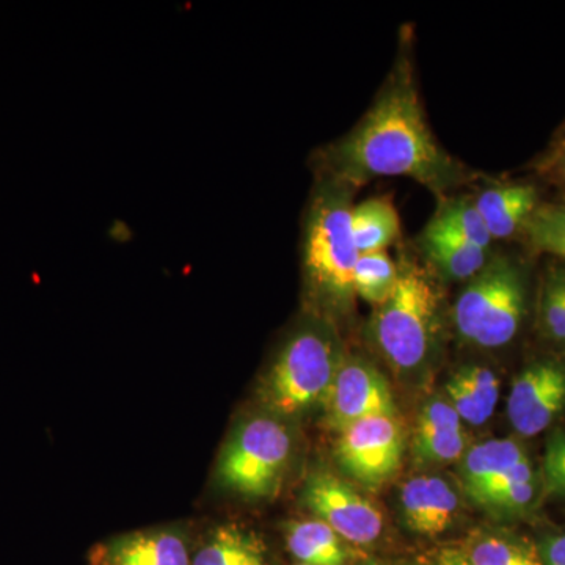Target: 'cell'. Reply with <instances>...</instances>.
I'll use <instances>...</instances> for the list:
<instances>
[{
  "label": "cell",
  "instance_id": "6da1fadb",
  "mask_svg": "<svg viewBox=\"0 0 565 565\" xmlns=\"http://www.w3.org/2000/svg\"><path fill=\"white\" fill-rule=\"evenodd\" d=\"M401 52L388 81L362 121L323 150L321 177L359 189L374 178L407 177L445 196L467 181L468 172L435 140L414 68Z\"/></svg>",
  "mask_w": 565,
  "mask_h": 565
},
{
  "label": "cell",
  "instance_id": "7a4b0ae2",
  "mask_svg": "<svg viewBox=\"0 0 565 565\" xmlns=\"http://www.w3.org/2000/svg\"><path fill=\"white\" fill-rule=\"evenodd\" d=\"M355 189L319 177L305 212L302 266L311 297L334 311L351 307L353 270L360 253L353 243L351 212Z\"/></svg>",
  "mask_w": 565,
  "mask_h": 565
},
{
  "label": "cell",
  "instance_id": "3957f363",
  "mask_svg": "<svg viewBox=\"0 0 565 565\" xmlns=\"http://www.w3.org/2000/svg\"><path fill=\"white\" fill-rule=\"evenodd\" d=\"M440 296L414 263L399 269L396 288L371 319L374 344L399 373L419 370L429 360L440 327Z\"/></svg>",
  "mask_w": 565,
  "mask_h": 565
},
{
  "label": "cell",
  "instance_id": "277c9868",
  "mask_svg": "<svg viewBox=\"0 0 565 565\" xmlns=\"http://www.w3.org/2000/svg\"><path fill=\"white\" fill-rule=\"evenodd\" d=\"M344 356L334 332L311 322L291 334L267 374L263 401L281 416L302 414L329 393Z\"/></svg>",
  "mask_w": 565,
  "mask_h": 565
},
{
  "label": "cell",
  "instance_id": "5b68a950",
  "mask_svg": "<svg viewBox=\"0 0 565 565\" xmlns=\"http://www.w3.org/2000/svg\"><path fill=\"white\" fill-rule=\"evenodd\" d=\"M526 311L522 267L509 256H494L460 292L452 310L457 333L467 343L498 349L511 343Z\"/></svg>",
  "mask_w": 565,
  "mask_h": 565
},
{
  "label": "cell",
  "instance_id": "8992f818",
  "mask_svg": "<svg viewBox=\"0 0 565 565\" xmlns=\"http://www.w3.org/2000/svg\"><path fill=\"white\" fill-rule=\"evenodd\" d=\"M292 455V438L269 416L248 419L230 438L218 460L222 486L248 498L274 497Z\"/></svg>",
  "mask_w": 565,
  "mask_h": 565
},
{
  "label": "cell",
  "instance_id": "52a82bcc",
  "mask_svg": "<svg viewBox=\"0 0 565 565\" xmlns=\"http://www.w3.org/2000/svg\"><path fill=\"white\" fill-rule=\"evenodd\" d=\"M404 449L403 427L396 416H373L340 433L334 456L356 482L377 489L399 470Z\"/></svg>",
  "mask_w": 565,
  "mask_h": 565
},
{
  "label": "cell",
  "instance_id": "ba28073f",
  "mask_svg": "<svg viewBox=\"0 0 565 565\" xmlns=\"http://www.w3.org/2000/svg\"><path fill=\"white\" fill-rule=\"evenodd\" d=\"M302 498L305 505L343 541L370 545L381 537V511L343 479L318 471L305 482Z\"/></svg>",
  "mask_w": 565,
  "mask_h": 565
},
{
  "label": "cell",
  "instance_id": "9c48e42d",
  "mask_svg": "<svg viewBox=\"0 0 565 565\" xmlns=\"http://www.w3.org/2000/svg\"><path fill=\"white\" fill-rule=\"evenodd\" d=\"M327 426L343 433L373 416H396L385 375L362 359H344L322 401Z\"/></svg>",
  "mask_w": 565,
  "mask_h": 565
},
{
  "label": "cell",
  "instance_id": "30bf717a",
  "mask_svg": "<svg viewBox=\"0 0 565 565\" xmlns=\"http://www.w3.org/2000/svg\"><path fill=\"white\" fill-rule=\"evenodd\" d=\"M565 411V363L539 360L527 364L508 397V416L516 434L535 437Z\"/></svg>",
  "mask_w": 565,
  "mask_h": 565
},
{
  "label": "cell",
  "instance_id": "8fae6325",
  "mask_svg": "<svg viewBox=\"0 0 565 565\" xmlns=\"http://www.w3.org/2000/svg\"><path fill=\"white\" fill-rule=\"evenodd\" d=\"M405 525L416 534L434 537L455 523L459 498L445 479L416 476L401 490Z\"/></svg>",
  "mask_w": 565,
  "mask_h": 565
},
{
  "label": "cell",
  "instance_id": "7c38bea8",
  "mask_svg": "<svg viewBox=\"0 0 565 565\" xmlns=\"http://www.w3.org/2000/svg\"><path fill=\"white\" fill-rule=\"evenodd\" d=\"M473 200L493 241L523 233L539 206V193L533 184L493 185Z\"/></svg>",
  "mask_w": 565,
  "mask_h": 565
},
{
  "label": "cell",
  "instance_id": "4fadbf2b",
  "mask_svg": "<svg viewBox=\"0 0 565 565\" xmlns=\"http://www.w3.org/2000/svg\"><path fill=\"white\" fill-rule=\"evenodd\" d=\"M188 545L173 531H148L122 537L107 550L109 565H191Z\"/></svg>",
  "mask_w": 565,
  "mask_h": 565
},
{
  "label": "cell",
  "instance_id": "5bb4252c",
  "mask_svg": "<svg viewBox=\"0 0 565 565\" xmlns=\"http://www.w3.org/2000/svg\"><path fill=\"white\" fill-rule=\"evenodd\" d=\"M422 248L427 262L448 280H471L489 262V250L456 236L426 226Z\"/></svg>",
  "mask_w": 565,
  "mask_h": 565
},
{
  "label": "cell",
  "instance_id": "9a60e30c",
  "mask_svg": "<svg viewBox=\"0 0 565 565\" xmlns=\"http://www.w3.org/2000/svg\"><path fill=\"white\" fill-rule=\"evenodd\" d=\"M456 550L465 565H544L537 545L504 531H478Z\"/></svg>",
  "mask_w": 565,
  "mask_h": 565
},
{
  "label": "cell",
  "instance_id": "2e32d148",
  "mask_svg": "<svg viewBox=\"0 0 565 565\" xmlns=\"http://www.w3.org/2000/svg\"><path fill=\"white\" fill-rule=\"evenodd\" d=\"M353 243L362 253L384 252L401 236V221L390 196H374L351 212Z\"/></svg>",
  "mask_w": 565,
  "mask_h": 565
},
{
  "label": "cell",
  "instance_id": "e0dca14e",
  "mask_svg": "<svg viewBox=\"0 0 565 565\" xmlns=\"http://www.w3.org/2000/svg\"><path fill=\"white\" fill-rule=\"evenodd\" d=\"M289 552L305 565H349L345 541L319 519L291 522L286 530Z\"/></svg>",
  "mask_w": 565,
  "mask_h": 565
},
{
  "label": "cell",
  "instance_id": "ac0fdd59",
  "mask_svg": "<svg viewBox=\"0 0 565 565\" xmlns=\"http://www.w3.org/2000/svg\"><path fill=\"white\" fill-rule=\"evenodd\" d=\"M191 565H267V550L252 531L222 526L212 533Z\"/></svg>",
  "mask_w": 565,
  "mask_h": 565
},
{
  "label": "cell",
  "instance_id": "d6986e66",
  "mask_svg": "<svg viewBox=\"0 0 565 565\" xmlns=\"http://www.w3.org/2000/svg\"><path fill=\"white\" fill-rule=\"evenodd\" d=\"M523 459H526L525 451L514 440H489L473 446L460 463V478L468 497Z\"/></svg>",
  "mask_w": 565,
  "mask_h": 565
},
{
  "label": "cell",
  "instance_id": "ffe728a7",
  "mask_svg": "<svg viewBox=\"0 0 565 565\" xmlns=\"http://www.w3.org/2000/svg\"><path fill=\"white\" fill-rule=\"evenodd\" d=\"M399 278V267L384 252L362 253L353 270V291L364 302L381 307L392 296Z\"/></svg>",
  "mask_w": 565,
  "mask_h": 565
},
{
  "label": "cell",
  "instance_id": "44dd1931",
  "mask_svg": "<svg viewBox=\"0 0 565 565\" xmlns=\"http://www.w3.org/2000/svg\"><path fill=\"white\" fill-rule=\"evenodd\" d=\"M429 228L456 234L468 243L479 245L489 250L493 239L487 232L481 214L476 210L475 200L470 196L441 200L440 207L435 212Z\"/></svg>",
  "mask_w": 565,
  "mask_h": 565
},
{
  "label": "cell",
  "instance_id": "7402d4cb",
  "mask_svg": "<svg viewBox=\"0 0 565 565\" xmlns=\"http://www.w3.org/2000/svg\"><path fill=\"white\" fill-rule=\"evenodd\" d=\"M467 435L463 427L445 429H416L412 452L416 463L423 467H441L463 457Z\"/></svg>",
  "mask_w": 565,
  "mask_h": 565
},
{
  "label": "cell",
  "instance_id": "603a6c76",
  "mask_svg": "<svg viewBox=\"0 0 565 565\" xmlns=\"http://www.w3.org/2000/svg\"><path fill=\"white\" fill-rule=\"evenodd\" d=\"M523 234L534 250L565 259V204H539Z\"/></svg>",
  "mask_w": 565,
  "mask_h": 565
},
{
  "label": "cell",
  "instance_id": "cb8c5ba5",
  "mask_svg": "<svg viewBox=\"0 0 565 565\" xmlns=\"http://www.w3.org/2000/svg\"><path fill=\"white\" fill-rule=\"evenodd\" d=\"M539 323L550 341L565 344V267L546 274L539 300Z\"/></svg>",
  "mask_w": 565,
  "mask_h": 565
},
{
  "label": "cell",
  "instance_id": "d4e9b609",
  "mask_svg": "<svg viewBox=\"0 0 565 565\" xmlns=\"http://www.w3.org/2000/svg\"><path fill=\"white\" fill-rule=\"evenodd\" d=\"M535 492H537V482L533 475L489 494L478 504L490 511L500 512V515H515L516 512L525 511L533 504Z\"/></svg>",
  "mask_w": 565,
  "mask_h": 565
},
{
  "label": "cell",
  "instance_id": "484cf974",
  "mask_svg": "<svg viewBox=\"0 0 565 565\" xmlns=\"http://www.w3.org/2000/svg\"><path fill=\"white\" fill-rule=\"evenodd\" d=\"M542 482L550 497H565V430H555L546 441Z\"/></svg>",
  "mask_w": 565,
  "mask_h": 565
},
{
  "label": "cell",
  "instance_id": "4316f807",
  "mask_svg": "<svg viewBox=\"0 0 565 565\" xmlns=\"http://www.w3.org/2000/svg\"><path fill=\"white\" fill-rule=\"evenodd\" d=\"M446 393H448L449 403L455 407L462 422H467L471 426H482L489 419L481 405L476 401L462 370L457 371L451 381L446 384Z\"/></svg>",
  "mask_w": 565,
  "mask_h": 565
},
{
  "label": "cell",
  "instance_id": "83f0119b",
  "mask_svg": "<svg viewBox=\"0 0 565 565\" xmlns=\"http://www.w3.org/2000/svg\"><path fill=\"white\" fill-rule=\"evenodd\" d=\"M462 373L476 401L490 418L497 408L498 397H500V381H498L497 374L490 367L478 366V364L462 367Z\"/></svg>",
  "mask_w": 565,
  "mask_h": 565
},
{
  "label": "cell",
  "instance_id": "f1b7e54d",
  "mask_svg": "<svg viewBox=\"0 0 565 565\" xmlns=\"http://www.w3.org/2000/svg\"><path fill=\"white\" fill-rule=\"evenodd\" d=\"M539 173L565 191V125L539 162Z\"/></svg>",
  "mask_w": 565,
  "mask_h": 565
},
{
  "label": "cell",
  "instance_id": "f546056e",
  "mask_svg": "<svg viewBox=\"0 0 565 565\" xmlns=\"http://www.w3.org/2000/svg\"><path fill=\"white\" fill-rule=\"evenodd\" d=\"M537 548L544 565H565V533L546 535Z\"/></svg>",
  "mask_w": 565,
  "mask_h": 565
},
{
  "label": "cell",
  "instance_id": "4dcf8cb0",
  "mask_svg": "<svg viewBox=\"0 0 565 565\" xmlns=\"http://www.w3.org/2000/svg\"><path fill=\"white\" fill-rule=\"evenodd\" d=\"M429 565H465L456 548L445 550Z\"/></svg>",
  "mask_w": 565,
  "mask_h": 565
},
{
  "label": "cell",
  "instance_id": "1f68e13d",
  "mask_svg": "<svg viewBox=\"0 0 565 565\" xmlns=\"http://www.w3.org/2000/svg\"><path fill=\"white\" fill-rule=\"evenodd\" d=\"M362 565H392V564L379 563V561H366V563H363Z\"/></svg>",
  "mask_w": 565,
  "mask_h": 565
},
{
  "label": "cell",
  "instance_id": "d6a6232c",
  "mask_svg": "<svg viewBox=\"0 0 565 565\" xmlns=\"http://www.w3.org/2000/svg\"><path fill=\"white\" fill-rule=\"evenodd\" d=\"M299 565H305V564H299Z\"/></svg>",
  "mask_w": 565,
  "mask_h": 565
}]
</instances>
